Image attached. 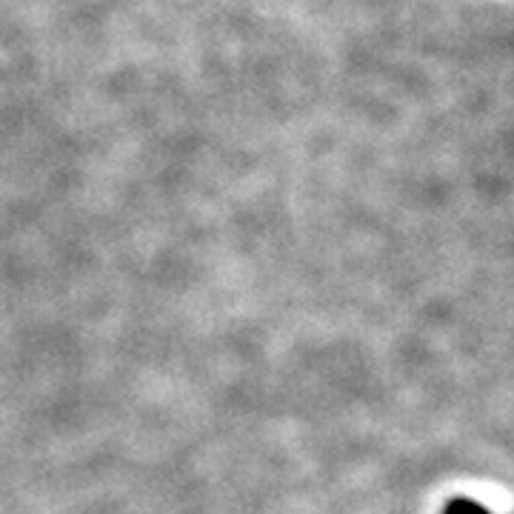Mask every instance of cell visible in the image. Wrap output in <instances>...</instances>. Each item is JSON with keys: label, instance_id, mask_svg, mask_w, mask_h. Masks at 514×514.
I'll return each instance as SVG.
<instances>
[{"label": "cell", "instance_id": "obj_1", "mask_svg": "<svg viewBox=\"0 0 514 514\" xmlns=\"http://www.w3.org/2000/svg\"><path fill=\"white\" fill-rule=\"evenodd\" d=\"M443 514H492L486 506H480L477 500H469V497H455L446 503Z\"/></svg>", "mask_w": 514, "mask_h": 514}]
</instances>
